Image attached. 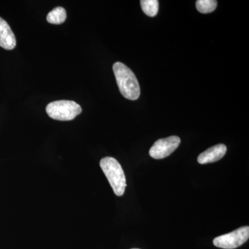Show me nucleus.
I'll list each match as a JSON object with an SVG mask.
<instances>
[{
    "label": "nucleus",
    "instance_id": "1",
    "mask_svg": "<svg viewBox=\"0 0 249 249\" xmlns=\"http://www.w3.org/2000/svg\"><path fill=\"white\" fill-rule=\"evenodd\" d=\"M113 71L121 94L131 101L138 99L141 93L140 86L133 71L119 62L114 64Z\"/></svg>",
    "mask_w": 249,
    "mask_h": 249
},
{
    "label": "nucleus",
    "instance_id": "2",
    "mask_svg": "<svg viewBox=\"0 0 249 249\" xmlns=\"http://www.w3.org/2000/svg\"><path fill=\"white\" fill-rule=\"evenodd\" d=\"M100 166L115 195L122 196L127 184L124 170L119 161L113 157H105L100 161Z\"/></svg>",
    "mask_w": 249,
    "mask_h": 249
},
{
    "label": "nucleus",
    "instance_id": "3",
    "mask_svg": "<svg viewBox=\"0 0 249 249\" xmlns=\"http://www.w3.org/2000/svg\"><path fill=\"white\" fill-rule=\"evenodd\" d=\"M46 111L49 117L54 120L67 121L74 119L82 112V108L78 103L72 101H53L48 104Z\"/></svg>",
    "mask_w": 249,
    "mask_h": 249
},
{
    "label": "nucleus",
    "instance_id": "4",
    "mask_svg": "<svg viewBox=\"0 0 249 249\" xmlns=\"http://www.w3.org/2000/svg\"><path fill=\"white\" fill-rule=\"evenodd\" d=\"M249 238V227H241L231 232L219 236L213 240V245L218 248L234 249L245 244Z\"/></svg>",
    "mask_w": 249,
    "mask_h": 249
},
{
    "label": "nucleus",
    "instance_id": "5",
    "mask_svg": "<svg viewBox=\"0 0 249 249\" xmlns=\"http://www.w3.org/2000/svg\"><path fill=\"white\" fill-rule=\"evenodd\" d=\"M181 139L177 136L157 140L150 148L149 154L155 160H162L171 155L179 145Z\"/></svg>",
    "mask_w": 249,
    "mask_h": 249
},
{
    "label": "nucleus",
    "instance_id": "6",
    "mask_svg": "<svg viewBox=\"0 0 249 249\" xmlns=\"http://www.w3.org/2000/svg\"><path fill=\"white\" fill-rule=\"evenodd\" d=\"M227 151V147L225 145L218 144L201 153L198 157V162L200 164L213 163L220 160L226 155Z\"/></svg>",
    "mask_w": 249,
    "mask_h": 249
},
{
    "label": "nucleus",
    "instance_id": "7",
    "mask_svg": "<svg viewBox=\"0 0 249 249\" xmlns=\"http://www.w3.org/2000/svg\"><path fill=\"white\" fill-rule=\"evenodd\" d=\"M16 46L14 33L9 24L0 18V47L6 50H12Z\"/></svg>",
    "mask_w": 249,
    "mask_h": 249
},
{
    "label": "nucleus",
    "instance_id": "8",
    "mask_svg": "<svg viewBox=\"0 0 249 249\" xmlns=\"http://www.w3.org/2000/svg\"><path fill=\"white\" fill-rule=\"evenodd\" d=\"M67 12L62 7H56L49 13L47 17V22L53 24H60L65 22Z\"/></svg>",
    "mask_w": 249,
    "mask_h": 249
},
{
    "label": "nucleus",
    "instance_id": "9",
    "mask_svg": "<svg viewBox=\"0 0 249 249\" xmlns=\"http://www.w3.org/2000/svg\"><path fill=\"white\" fill-rule=\"evenodd\" d=\"M142 11L150 17H155L159 11V1L157 0H142L141 1Z\"/></svg>",
    "mask_w": 249,
    "mask_h": 249
},
{
    "label": "nucleus",
    "instance_id": "10",
    "mask_svg": "<svg viewBox=\"0 0 249 249\" xmlns=\"http://www.w3.org/2000/svg\"><path fill=\"white\" fill-rule=\"evenodd\" d=\"M217 1L215 0H197L196 7L201 14L212 13L217 7Z\"/></svg>",
    "mask_w": 249,
    "mask_h": 249
},
{
    "label": "nucleus",
    "instance_id": "11",
    "mask_svg": "<svg viewBox=\"0 0 249 249\" xmlns=\"http://www.w3.org/2000/svg\"></svg>",
    "mask_w": 249,
    "mask_h": 249
}]
</instances>
